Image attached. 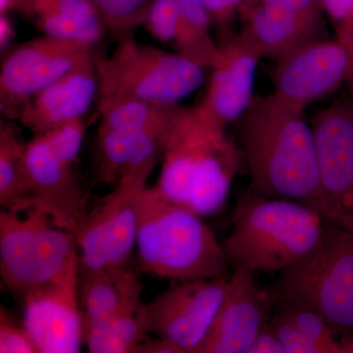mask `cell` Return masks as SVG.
Here are the masks:
<instances>
[{
    "mask_svg": "<svg viewBox=\"0 0 353 353\" xmlns=\"http://www.w3.org/2000/svg\"><path fill=\"white\" fill-rule=\"evenodd\" d=\"M250 3L264 4L310 17L324 18L325 15L322 0H252Z\"/></svg>",
    "mask_w": 353,
    "mask_h": 353,
    "instance_id": "obj_29",
    "label": "cell"
},
{
    "mask_svg": "<svg viewBox=\"0 0 353 353\" xmlns=\"http://www.w3.org/2000/svg\"><path fill=\"white\" fill-rule=\"evenodd\" d=\"M212 26L202 0H181L180 21L174 41L176 52L204 69L220 66L222 51L211 34Z\"/></svg>",
    "mask_w": 353,
    "mask_h": 353,
    "instance_id": "obj_21",
    "label": "cell"
},
{
    "mask_svg": "<svg viewBox=\"0 0 353 353\" xmlns=\"http://www.w3.org/2000/svg\"><path fill=\"white\" fill-rule=\"evenodd\" d=\"M326 222L301 202L250 196L234 213L224 245L228 261L234 270L282 272L314 248Z\"/></svg>",
    "mask_w": 353,
    "mask_h": 353,
    "instance_id": "obj_4",
    "label": "cell"
},
{
    "mask_svg": "<svg viewBox=\"0 0 353 353\" xmlns=\"http://www.w3.org/2000/svg\"><path fill=\"white\" fill-rule=\"evenodd\" d=\"M226 128L201 103L179 104L164 134L158 192L201 217L219 212L243 157Z\"/></svg>",
    "mask_w": 353,
    "mask_h": 353,
    "instance_id": "obj_2",
    "label": "cell"
},
{
    "mask_svg": "<svg viewBox=\"0 0 353 353\" xmlns=\"http://www.w3.org/2000/svg\"><path fill=\"white\" fill-rule=\"evenodd\" d=\"M270 324L285 353H327L326 350L314 341L309 340L282 315L274 312Z\"/></svg>",
    "mask_w": 353,
    "mask_h": 353,
    "instance_id": "obj_28",
    "label": "cell"
},
{
    "mask_svg": "<svg viewBox=\"0 0 353 353\" xmlns=\"http://www.w3.org/2000/svg\"><path fill=\"white\" fill-rule=\"evenodd\" d=\"M323 190L334 223L353 232V110L336 103L313 118Z\"/></svg>",
    "mask_w": 353,
    "mask_h": 353,
    "instance_id": "obj_13",
    "label": "cell"
},
{
    "mask_svg": "<svg viewBox=\"0 0 353 353\" xmlns=\"http://www.w3.org/2000/svg\"><path fill=\"white\" fill-rule=\"evenodd\" d=\"M345 352H352L353 353V343H350L348 347H345Z\"/></svg>",
    "mask_w": 353,
    "mask_h": 353,
    "instance_id": "obj_35",
    "label": "cell"
},
{
    "mask_svg": "<svg viewBox=\"0 0 353 353\" xmlns=\"http://www.w3.org/2000/svg\"><path fill=\"white\" fill-rule=\"evenodd\" d=\"M80 278L26 292L24 324L39 353H77L83 345Z\"/></svg>",
    "mask_w": 353,
    "mask_h": 353,
    "instance_id": "obj_14",
    "label": "cell"
},
{
    "mask_svg": "<svg viewBox=\"0 0 353 353\" xmlns=\"http://www.w3.org/2000/svg\"><path fill=\"white\" fill-rule=\"evenodd\" d=\"M0 352L39 353L24 324H18L3 306L0 311Z\"/></svg>",
    "mask_w": 353,
    "mask_h": 353,
    "instance_id": "obj_27",
    "label": "cell"
},
{
    "mask_svg": "<svg viewBox=\"0 0 353 353\" xmlns=\"http://www.w3.org/2000/svg\"><path fill=\"white\" fill-rule=\"evenodd\" d=\"M83 119L74 121L27 141L26 172L29 209H37L73 233L88 208L76 165L85 139Z\"/></svg>",
    "mask_w": 353,
    "mask_h": 353,
    "instance_id": "obj_9",
    "label": "cell"
},
{
    "mask_svg": "<svg viewBox=\"0 0 353 353\" xmlns=\"http://www.w3.org/2000/svg\"><path fill=\"white\" fill-rule=\"evenodd\" d=\"M350 75V59L336 39L309 41L276 62L274 97L297 110L333 94Z\"/></svg>",
    "mask_w": 353,
    "mask_h": 353,
    "instance_id": "obj_12",
    "label": "cell"
},
{
    "mask_svg": "<svg viewBox=\"0 0 353 353\" xmlns=\"http://www.w3.org/2000/svg\"><path fill=\"white\" fill-rule=\"evenodd\" d=\"M143 284L138 272L130 266L80 276L83 326L111 319L143 304Z\"/></svg>",
    "mask_w": 353,
    "mask_h": 353,
    "instance_id": "obj_19",
    "label": "cell"
},
{
    "mask_svg": "<svg viewBox=\"0 0 353 353\" xmlns=\"http://www.w3.org/2000/svg\"><path fill=\"white\" fill-rule=\"evenodd\" d=\"M325 15L331 21L334 39L350 59L347 83L353 92V0H322Z\"/></svg>",
    "mask_w": 353,
    "mask_h": 353,
    "instance_id": "obj_25",
    "label": "cell"
},
{
    "mask_svg": "<svg viewBox=\"0 0 353 353\" xmlns=\"http://www.w3.org/2000/svg\"><path fill=\"white\" fill-rule=\"evenodd\" d=\"M136 248L141 270L174 284L225 277L230 266L201 215L148 185L139 204Z\"/></svg>",
    "mask_w": 353,
    "mask_h": 353,
    "instance_id": "obj_3",
    "label": "cell"
},
{
    "mask_svg": "<svg viewBox=\"0 0 353 353\" xmlns=\"http://www.w3.org/2000/svg\"><path fill=\"white\" fill-rule=\"evenodd\" d=\"M254 275L234 270L226 297L197 353H248L274 310L268 290L257 287Z\"/></svg>",
    "mask_w": 353,
    "mask_h": 353,
    "instance_id": "obj_15",
    "label": "cell"
},
{
    "mask_svg": "<svg viewBox=\"0 0 353 353\" xmlns=\"http://www.w3.org/2000/svg\"><path fill=\"white\" fill-rule=\"evenodd\" d=\"M25 0H0V14L21 13Z\"/></svg>",
    "mask_w": 353,
    "mask_h": 353,
    "instance_id": "obj_34",
    "label": "cell"
},
{
    "mask_svg": "<svg viewBox=\"0 0 353 353\" xmlns=\"http://www.w3.org/2000/svg\"><path fill=\"white\" fill-rule=\"evenodd\" d=\"M241 32L262 58L277 62L299 46L325 37L324 18L310 17L264 4L250 3L239 12Z\"/></svg>",
    "mask_w": 353,
    "mask_h": 353,
    "instance_id": "obj_18",
    "label": "cell"
},
{
    "mask_svg": "<svg viewBox=\"0 0 353 353\" xmlns=\"http://www.w3.org/2000/svg\"><path fill=\"white\" fill-rule=\"evenodd\" d=\"M106 30L118 41L132 38L145 25L152 0H90Z\"/></svg>",
    "mask_w": 353,
    "mask_h": 353,
    "instance_id": "obj_23",
    "label": "cell"
},
{
    "mask_svg": "<svg viewBox=\"0 0 353 353\" xmlns=\"http://www.w3.org/2000/svg\"><path fill=\"white\" fill-rule=\"evenodd\" d=\"M0 275L24 296L41 285L80 278L75 236L37 209L0 213Z\"/></svg>",
    "mask_w": 353,
    "mask_h": 353,
    "instance_id": "obj_6",
    "label": "cell"
},
{
    "mask_svg": "<svg viewBox=\"0 0 353 353\" xmlns=\"http://www.w3.org/2000/svg\"><path fill=\"white\" fill-rule=\"evenodd\" d=\"M280 273L267 290L274 303L299 304L336 331L353 330V232L327 221L314 248Z\"/></svg>",
    "mask_w": 353,
    "mask_h": 353,
    "instance_id": "obj_5",
    "label": "cell"
},
{
    "mask_svg": "<svg viewBox=\"0 0 353 353\" xmlns=\"http://www.w3.org/2000/svg\"><path fill=\"white\" fill-rule=\"evenodd\" d=\"M204 70L179 52L139 43L132 37L118 41L110 57L97 58V99L174 105L201 87Z\"/></svg>",
    "mask_w": 353,
    "mask_h": 353,
    "instance_id": "obj_8",
    "label": "cell"
},
{
    "mask_svg": "<svg viewBox=\"0 0 353 353\" xmlns=\"http://www.w3.org/2000/svg\"><path fill=\"white\" fill-rule=\"evenodd\" d=\"M181 0H152L145 25L162 43H174L180 21Z\"/></svg>",
    "mask_w": 353,
    "mask_h": 353,
    "instance_id": "obj_26",
    "label": "cell"
},
{
    "mask_svg": "<svg viewBox=\"0 0 353 353\" xmlns=\"http://www.w3.org/2000/svg\"><path fill=\"white\" fill-rule=\"evenodd\" d=\"M15 38V31L8 14H0V50L6 52Z\"/></svg>",
    "mask_w": 353,
    "mask_h": 353,
    "instance_id": "obj_33",
    "label": "cell"
},
{
    "mask_svg": "<svg viewBox=\"0 0 353 353\" xmlns=\"http://www.w3.org/2000/svg\"><path fill=\"white\" fill-rule=\"evenodd\" d=\"M141 305L106 321L83 326V345L88 352L139 353V347L150 336L143 330L139 318Z\"/></svg>",
    "mask_w": 353,
    "mask_h": 353,
    "instance_id": "obj_22",
    "label": "cell"
},
{
    "mask_svg": "<svg viewBox=\"0 0 353 353\" xmlns=\"http://www.w3.org/2000/svg\"><path fill=\"white\" fill-rule=\"evenodd\" d=\"M160 159L132 162L113 190L88 208L73 234L80 257V276L124 268L136 248L139 204Z\"/></svg>",
    "mask_w": 353,
    "mask_h": 353,
    "instance_id": "obj_7",
    "label": "cell"
},
{
    "mask_svg": "<svg viewBox=\"0 0 353 353\" xmlns=\"http://www.w3.org/2000/svg\"><path fill=\"white\" fill-rule=\"evenodd\" d=\"M274 312L289 320L301 334L326 350L327 353H343L345 347L334 339L336 330L314 311L289 301L274 303Z\"/></svg>",
    "mask_w": 353,
    "mask_h": 353,
    "instance_id": "obj_24",
    "label": "cell"
},
{
    "mask_svg": "<svg viewBox=\"0 0 353 353\" xmlns=\"http://www.w3.org/2000/svg\"><path fill=\"white\" fill-rule=\"evenodd\" d=\"M219 43L223 61L212 70L201 104L218 122L228 125L241 119L252 105L255 75L262 57L243 32Z\"/></svg>",
    "mask_w": 353,
    "mask_h": 353,
    "instance_id": "obj_16",
    "label": "cell"
},
{
    "mask_svg": "<svg viewBox=\"0 0 353 353\" xmlns=\"http://www.w3.org/2000/svg\"><path fill=\"white\" fill-rule=\"evenodd\" d=\"M27 143L14 123L0 122V205L24 212L29 209V183L26 172Z\"/></svg>",
    "mask_w": 353,
    "mask_h": 353,
    "instance_id": "obj_20",
    "label": "cell"
},
{
    "mask_svg": "<svg viewBox=\"0 0 353 353\" xmlns=\"http://www.w3.org/2000/svg\"><path fill=\"white\" fill-rule=\"evenodd\" d=\"M248 353H285L282 343L272 328L270 320L264 325Z\"/></svg>",
    "mask_w": 353,
    "mask_h": 353,
    "instance_id": "obj_32",
    "label": "cell"
},
{
    "mask_svg": "<svg viewBox=\"0 0 353 353\" xmlns=\"http://www.w3.org/2000/svg\"><path fill=\"white\" fill-rule=\"evenodd\" d=\"M43 1L76 17L82 18L90 22L103 24L90 0H43Z\"/></svg>",
    "mask_w": 353,
    "mask_h": 353,
    "instance_id": "obj_30",
    "label": "cell"
},
{
    "mask_svg": "<svg viewBox=\"0 0 353 353\" xmlns=\"http://www.w3.org/2000/svg\"><path fill=\"white\" fill-rule=\"evenodd\" d=\"M227 276L175 283L139 309L146 334L197 353L212 327L229 289Z\"/></svg>",
    "mask_w": 353,
    "mask_h": 353,
    "instance_id": "obj_10",
    "label": "cell"
},
{
    "mask_svg": "<svg viewBox=\"0 0 353 353\" xmlns=\"http://www.w3.org/2000/svg\"><path fill=\"white\" fill-rule=\"evenodd\" d=\"M97 43L38 37L11 46L0 65V108L9 120H17L26 103L76 65L97 54Z\"/></svg>",
    "mask_w": 353,
    "mask_h": 353,
    "instance_id": "obj_11",
    "label": "cell"
},
{
    "mask_svg": "<svg viewBox=\"0 0 353 353\" xmlns=\"http://www.w3.org/2000/svg\"><path fill=\"white\" fill-rule=\"evenodd\" d=\"M99 57L87 58L34 94L20 111V124L39 134L83 119L99 97Z\"/></svg>",
    "mask_w": 353,
    "mask_h": 353,
    "instance_id": "obj_17",
    "label": "cell"
},
{
    "mask_svg": "<svg viewBox=\"0 0 353 353\" xmlns=\"http://www.w3.org/2000/svg\"><path fill=\"white\" fill-rule=\"evenodd\" d=\"M208 9L213 26L225 29L239 15L233 0H202Z\"/></svg>",
    "mask_w": 353,
    "mask_h": 353,
    "instance_id": "obj_31",
    "label": "cell"
},
{
    "mask_svg": "<svg viewBox=\"0 0 353 353\" xmlns=\"http://www.w3.org/2000/svg\"><path fill=\"white\" fill-rule=\"evenodd\" d=\"M241 120L250 196L301 202L334 223L320 179L314 132L304 111L272 94L254 97Z\"/></svg>",
    "mask_w": 353,
    "mask_h": 353,
    "instance_id": "obj_1",
    "label": "cell"
}]
</instances>
